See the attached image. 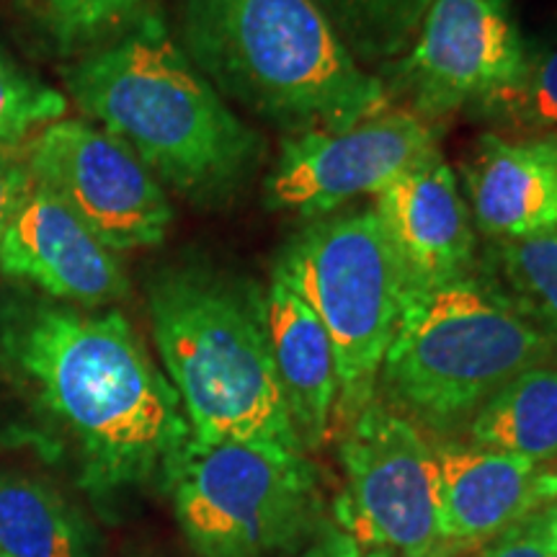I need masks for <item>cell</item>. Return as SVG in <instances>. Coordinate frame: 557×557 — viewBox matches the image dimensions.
Returning <instances> with one entry per match:
<instances>
[{
    "instance_id": "6da1fadb",
    "label": "cell",
    "mask_w": 557,
    "mask_h": 557,
    "mask_svg": "<svg viewBox=\"0 0 557 557\" xmlns=\"http://www.w3.org/2000/svg\"><path fill=\"white\" fill-rule=\"evenodd\" d=\"M0 361L78 451L96 496L165 480L189 444L178 393L120 310L3 299Z\"/></svg>"
},
{
    "instance_id": "7a4b0ae2",
    "label": "cell",
    "mask_w": 557,
    "mask_h": 557,
    "mask_svg": "<svg viewBox=\"0 0 557 557\" xmlns=\"http://www.w3.org/2000/svg\"><path fill=\"white\" fill-rule=\"evenodd\" d=\"M65 86L96 127L197 205L238 197L267 152L259 132L230 109L156 16L73 62Z\"/></svg>"
},
{
    "instance_id": "3957f363",
    "label": "cell",
    "mask_w": 557,
    "mask_h": 557,
    "mask_svg": "<svg viewBox=\"0 0 557 557\" xmlns=\"http://www.w3.org/2000/svg\"><path fill=\"white\" fill-rule=\"evenodd\" d=\"M178 45L222 99L287 132L346 129L389 107L315 0H176Z\"/></svg>"
},
{
    "instance_id": "277c9868",
    "label": "cell",
    "mask_w": 557,
    "mask_h": 557,
    "mask_svg": "<svg viewBox=\"0 0 557 557\" xmlns=\"http://www.w3.org/2000/svg\"><path fill=\"white\" fill-rule=\"evenodd\" d=\"M148 310L197 442H263L305 455L278 389L256 284L178 263L150 278Z\"/></svg>"
},
{
    "instance_id": "5b68a950",
    "label": "cell",
    "mask_w": 557,
    "mask_h": 557,
    "mask_svg": "<svg viewBox=\"0 0 557 557\" xmlns=\"http://www.w3.org/2000/svg\"><path fill=\"white\" fill-rule=\"evenodd\" d=\"M557 361V344L478 274L408 302L377 387L418 429L455 434L508 380Z\"/></svg>"
},
{
    "instance_id": "8992f818",
    "label": "cell",
    "mask_w": 557,
    "mask_h": 557,
    "mask_svg": "<svg viewBox=\"0 0 557 557\" xmlns=\"http://www.w3.org/2000/svg\"><path fill=\"white\" fill-rule=\"evenodd\" d=\"M329 331L338 361L341 421L377 395V377L403 312V284L374 207L308 222L274 263Z\"/></svg>"
},
{
    "instance_id": "52a82bcc",
    "label": "cell",
    "mask_w": 557,
    "mask_h": 557,
    "mask_svg": "<svg viewBox=\"0 0 557 557\" xmlns=\"http://www.w3.org/2000/svg\"><path fill=\"white\" fill-rule=\"evenodd\" d=\"M165 485L199 557H267L315 527V468L302 451L263 442L189 438Z\"/></svg>"
},
{
    "instance_id": "ba28073f",
    "label": "cell",
    "mask_w": 557,
    "mask_h": 557,
    "mask_svg": "<svg viewBox=\"0 0 557 557\" xmlns=\"http://www.w3.org/2000/svg\"><path fill=\"white\" fill-rule=\"evenodd\" d=\"M338 457L346 485L336 511L359 545L403 555L449 549L438 532L434 444L410 418L374 398L346 423Z\"/></svg>"
},
{
    "instance_id": "9c48e42d",
    "label": "cell",
    "mask_w": 557,
    "mask_h": 557,
    "mask_svg": "<svg viewBox=\"0 0 557 557\" xmlns=\"http://www.w3.org/2000/svg\"><path fill=\"white\" fill-rule=\"evenodd\" d=\"M513 0H434L413 45L385 67L387 94L423 120L480 111L524 75Z\"/></svg>"
},
{
    "instance_id": "30bf717a",
    "label": "cell",
    "mask_w": 557,
    "mask_h": 557,
    "mask_svg": "<svg viewBox=\"0 0 557 557\" xmlns=\"http://www.w3.org/2000/svg\"><path fill=\"white\" fill-rule=\"evenodd\" d=\"M26 160L32 176L114 253L165 240L173 220L165 186L107 129L62 116L26 145Z\"/></svg>"
},
{
    "instance_id": "8fae6325",
    "label": "cell",
    "mask_w": 557,
    "mask_h": 557,
    "mask_svg": "<svg viewBox=\"0 0 557 557\" xmlns=\"http://www.w3.org/2000/svg\"><path fill=\"white\" fill-rule=\"evenodd\" d=\"M436 150L434 124L387 107L354 127L284 139L263 184V201L274 212L323 218L364 194L377 197Z\"/></svg>"
},
{
    "instance_id": "7c38bea8",
    "label": "cell",
    "mask_w": 557,
    "mask_h": 557,
    "mask_svg": "<svg viewBox=\"0 0 557 557\" xmlns=\"http://www.w3.org/2000/svg\"><path fill=\"white\" fill-rule=\"evenodd\" d=\"M374 212L398 263L403 308L478 274L475 225L438 150L382 189Z\"/></svg>"
},
{
    "instance_id": "4fadbf2b",
    "label": "cell",
    "mask_w": 557,
    "mask_h": 557,
    "mask_svg": "<svg viewBox=\"0 0 557 557\" xmlns=\"http://www.w3.org/2000/svg\"><path fill=\"white\" fill-rule=\"evenodd\" d=\"M0 271L58 302L101 310L129 295V278L60 197L32 176L0 240Z\"/></svg>"
},
{
    "instance_id": "5bb4252c",
    "label": "cell",
    "mask_w": 557,
    "mask_h": 557,
    "mask_svg": "<svg viewBox=\"0 0 557 557\" xmlns=\"http://www.w3.org/2000/svg\"><path fill=\"white\" fill-rule=\"evenodd\" d=\"M438 468V532L451 553L485 547L506 529L557 498V470L524 457L434 444Z\"/></svg>"
},
{
    "instance_id": "9a60e30c",
    "label": "cell",
    "mask_w": 557,
    "mask_h": 557,
    "mask_svg": "<svg viewBox=\"0 0 557 557\" xmlns=\"http://www.w3.org/2000/svg\"><path fill=\"white\" fill-rule=\"evenodd\" d=\"M462 173L472 225L491 243L557 233V137L483 135Z\"/></svg>"
},
{
    "instance_id": "2e32d148",
    "label": "cell",
    "mask_w": 557,
    "mask_h": 557,
    "mask_svg": "<svg viewBox=\"0 0 557 557\" xmlns=\"http://www.w3.org/2000/svg\"><path fill=\"white\" fill-rule=\"evenodd\" d=\"M261 320L299 442L305 451L318 449L331 434L338 403V361L329 331L278 274L261 289Z\"/></svg>"
},
{
    "instance_id": "e0dca14e",
    "label": "cell",
    "mask_w": 557,
    "mask_h": 557,
    "mask_svg": "<svg viewBox=\"0 0 557 557\" xmlns=\"http://www.w3.org/2000/svg\"><path fill=\"white\" fill-rule=\"evenodd\" d=\"M470 444L537 465L557 462V361L517 374L468 423Z\"/></svg>"
},
{
    "instance_id": "ac0fdd59",
    "label": "cell",
    "mask_w": 557,
    "mask_h": 557,
    "mask_svg": "<svg viewBox=\"0 0 557 557\" xmlns=\"http://www.w3.org/2000/svg\"><path fill=\"white\" fill-rule=\"evenodd\" d=\"M0 557H86L81 521L47 485L0 475Z\"/></svg>"
},
{
    "instance_id": "d6986e66",
    "label": "cell",
    "mask_w": 557,
    "mask_h": 557,
    "mask_svg": "<svg viewBox=\"0 0 557 557\" xmlns=\"http://www.w3.org/2000/svg\"><path fill=\"white\" fill-rule=\"evenodd\" d=\"M434 0H315L361 67L393 65L413 45Z\"/></svg>"
},
{
    "instance_id": "ffe728a7",
    "label": "cell",
    "mask_w": 557,
    "mask_h": 557,
    "mask_svg": "<svg viewBox=\"0 0 557 557\" xmlns=\"http://www.w3.org/2000/svg\"><path fill=\"white\" fill-rule=\"evenodd\" d=\"M485 278L557 344V233L491 243Z\"/></svg>"
},
{
    "instance_id": "44dd1931",
    "label": "cell",
    "mask_w": 557,
    "mask_h": 557,
    "mask_svg": "<svg viewBox=\"0 0 557 557\" xmlns=\"http://www.w3.org/2000/svg\"><path fill=\"white\" fill-rule=\"evenodd\" d=\"M65 114L67 96L0 47V148H24L26 139Z\"/></svg>"
},
{
    "instance_id": "7402d4cb",
    "label": "cell",
    "mask_w": 557,
    "mask_h": 557,
    "mask_svg": "<svg viewBox=\"0 0 557 557\" xmlns=\"http://www.w3.org/2000/svg\"><path fill=\"white\" fill-rule=\"evenodd\" d=\"M475 114L504 127L557 137V41L545 52L529 54L521 81Z\"/></svg>"
},
{
    "instance_id": "603a6c76",
    "label": "cell",
    "mask_w": 557,
    "mask_h": 557,
    "mask_svg": "<svg viewBox=\"0 0 557 557\" xmlns=\"http://www.w3.org/2000/svg\"><path fill=\"white\" fill-rule=\"evenodd\" d=\"M41 18L65 45L101 37L135 13L143 0H32Z\"/></svg>"
},
{
    "instance_id": "cb8c5ba5",
    "label": "cell",
    "mask_w": 557,
    "mask_h": 557,
    "mask_svg": "<svg viewBox=\"0 0 557 557\" xmlns=\"http://www.w3.org/2000/svg\"><path fill=\"white\" fill-rule=\"evenodd\" d=\"M480 557H557L555 500L487 542Z\"/></svg>"
},
{
    "instance_id": "d4e9b609",
    "label": "cell",
    "mask_w": 557,
    "mask_h": 557,
    "mask_svg": "<svg viewBox=\"0 0 557 557\" xmlns=\"http://www.w3.org/2000/svg\"><path fill=\"white\" fill-rule=\"evenodd\" d=\"M32 181L26 148H0V240Z\"/></svg>"
},
{
    "instance_id": "484cf974",
    "label": "cell",
    "mask_w": 557,
    "mask_h": 557,
    "mask_svg": "<svg viewBox=\"0 0 557 557\" xmlns=\"http://www.w3.org/2000/svg\"><path fill=\"white\" fill-rule=\"evenodd\" d=\"M299 557H361L359 542L338 527H325L318 532V540Z\"/></svg>"
},
{
    "instance_id": "4316f807",
    "label": "cell",
    "mask_w": 557,
    "mask_h": 557,
    "mask_svg": "<svg viewBox=\"0 0 557 557\" xmlns=\"http://www.w3.org/2000/svg\"><path fill=\"white\" fill-rule=\"evenodd\" d=\"M367 557H455V553H451V549H436V553H429V555H403V553H393V549L369 547Z\"/></svg>"
},
{
    "instance_id": "83f0119b",
    "label": "cell",
    "mask_w": 557,
    "mask_h": 557,
    "mask_svg": "<svg viewBox=\"0 0 557 557\" xmlns=\"http://www.w3.org/2000/svg\"><path fill=\"white\" fill-rule=\"evenodd\" d=\"M555 511H557V498H555Z\"/></svg>"
}]
</instances>
